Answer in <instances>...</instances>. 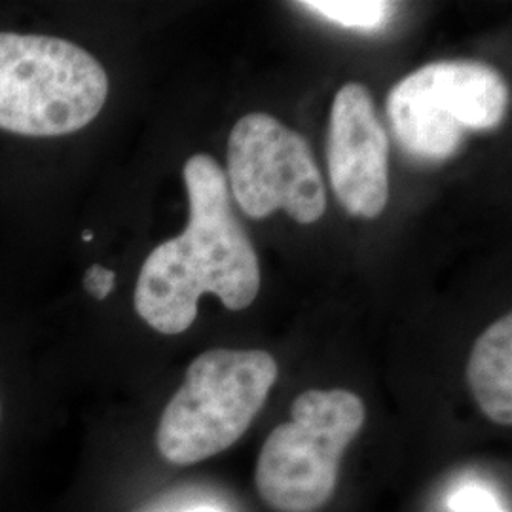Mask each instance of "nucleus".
<instances>
[{"label": "nucleus", "mask_w": 512, "mask_h": 512, "mask_svg": "<svg viewBox=\"0 0 512 512\" xmlns=\"http://www.w3.org/2000/svg\"><path fill=\"white\" fill-rule=\"evenodd\" d=\"M190 219L183 234L147 256L135 287L139 317L167 336L190 329L203 294L228 310L249 308L260 291L255 247L230 207L226 173L211 156L184 164Z\"/></svg>", "instance_id": "obj_1"}, {"label": "nucleus", "mask_w": 512, "mask_h": 512, "mask_svg": "<svg viewBox=\"0 0 512 512\" xmlns=\"http://www.w3.org/2000/svg\"><path fill=\"white\" fill-rule=\"evenodd\" d=\"M509 88L494 67L439 61L408 74L387 95V118L404 150L421 160H446L465 131L495 129L505 118Z\"/></svg>", "instance_id": "obj_5"}, {"label": "nucleus", "mask_w": 512, "mask_h": 512, "mask_svg": "<svg viewBox=\"0 0 512 512\" xmlns=\"http://www.w3.org/2000/svg\"><path fill=\"white\" fill-rule=\"evenodd\" d=\"M109 97L103 65L69 40L0 33V129L59 137L86 128Z\"/></svg>", "instance_id": "obj_3"}, {"label": "nucleus", "mask_w": 512, "mask_h": 512, "mask_svg": "<svg viewBox=\"0 0 512 512\" xmlns=\"http://www.w3.org/2000/svg\"><path fill=\"white\" fill-rule=\"evenodd\" d=\"M114 285L116 274L101 264H93L84 274V289L97 300H105L114 291Z\"/></svg>", "instance_id": "obj_11"}, {"label": "nucleus", "mask_w": 512, "mask_h": 512, "mask_svg": "<svg viewBox=\"0 0 512 512\" xmlns=\"http://www.w3.org/2000/svg\"><path fill=\"white\" fill-rule=\"evenodd\" d=\"M188 512H217V511H213V509H192V511H188Z\"/></svg>", "instance_id": "obj_13"}, {"label": "nucleus", "mask_w": 512, "mask_h": 512, "mask_svg": "<svg viewBox=\"0 0 512 512\" xmlns=\"http://www.w3.org/2000/svg\"><path fill=\"white\" fill-rule=\"evenodd\" d=\"M239 207L253 219L283 209L300 224L327 211V192L308 141L274 116L239 118L228 139V175Z\"/></svg>", "instance_id": "obj_6"}, {"label": "nucleus", "mask_w": 512, "mask_h": 512, "mask_svg": "<svg viewBox=\"0 0 512 512\" xmlns=\"http://www.w3.org/2000/svg\"><path fill=\"white\" fill-rule=\"evenodd\" d=\"M450 507L454 512H503L492 495L475 486H469L454 495Z\"/></svg>", "instance_id": "obj_10"}, {"label": "nucleus", "mask_w": 512, "mask_h": 512, "mask_svg": "<svg viewBox=\"0 0 512 512\" xmlns=\"http://www.w3.org/2000/svg\"><path fill=\"white\" fill-rule=\"evenodd\" d=\"M93 239V232L90 230H84V234H82V241H86V243H90Z\"/></svg>", "instance_id": "obj_12"}, {"label": "nucleus", "mask_w": 512, "mask_h": 512, "mask_svg": "<svg viewBox=\"0 0 512 512\" xmlns=\"http://www.w3.org/2000/svg\"><path fill=\"white\" fill-rule=\"evenodd\" d=\"M467 380L488 420L512 423V317L505 315L476 340L467 366Z\"/></svg>", "instance_id": "obj_8"}, {"label": "nucleus", "mask_w": 512, "mask_h": 512, "mask_svg": "<svg viewBox=\"0 0 512 512\" xmlns=\"http://www.w3.org/2000/svg\"><path fill=\"white\" fill-rule=\"evenodd\" d=\"M279 368L268 351L211 349L186 370L156 431L162 458L196 465L234 446L262 410Z\"/></svg>", "instance_id": "obj_2"}, {"label": "nucleus", "mask_w": 512, "mask_h": 512, "mask_svg": "<svg viewBox=\"0 0 512 512\" xmlns=\"http://www.w3.org/2000/svg\"><path fill=\"white\" fill-rule=\"evenodd\" d=\"M366 421L363 399L348 389H308L291 420L277 425L256 461L255 484L275 512H319L338 488L340 461Z\"/></svg>", "instance_id": "obj_4"}, {"label": "nucleus", "mask_w": 512, "mask_h": 512, "mask_svg": "<svg viewBox=\"0 0 512 512\" xmlns=\"http://www.w3.org/2000/svg\"><path fill=\"white\" fill-rule=\"evenodd\" d=\"M0 412H2V410H0Z\"/></svg>", "instance_id": "obj_14"}, {"label": "nucleus", "mask_w": 512, "mask_h": 512, "mask_svg": "<svg viewBox=\"0 0 512 512\" xmlns=\"http://www.w3.org/2000/svg\"><path fill=\"white\" fill-rule=\"evenodd\" d=\"M298 6L336 25L361 31L382 29L393 14V4L382 0H308Z\"/></svg>", "instance_id": "obj_9"}, {"label": "nucleus", "mask_w": 512, "mask_h": 512, "mask_svg": "<svg viewBox=\"0 0 512 512\" xmlns=\"http://www.w3.org/2000/svg\"><path fill=\"white\" fill-rule=\"evenodd\" d=\"M389 143L363 84L348 82L330 110L329 175L336 198L355 217L376 219L389 200Z\"/></svg>", "instance_id": "obj_7"}]
</instances>
